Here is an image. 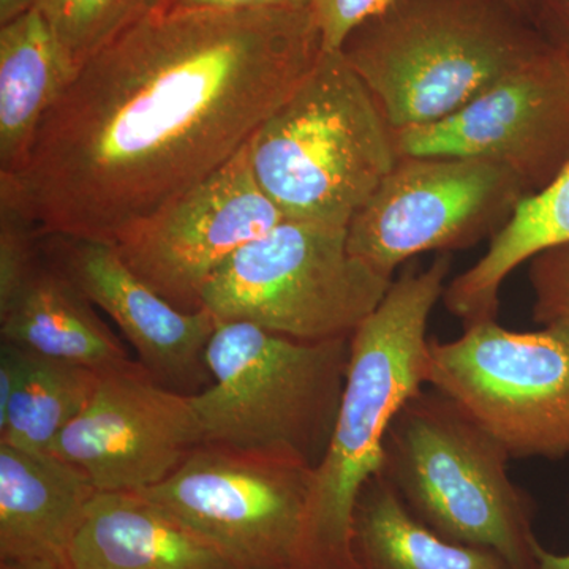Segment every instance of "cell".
Instances as JSON below:
<instances>
[{
	"label": "cell",
	"mask_w": 569,
	"mask_h": 569,
	"mask_svg": "<svg viewBox=\"0 0 569 569\" xmlns=\"http://www.w3.org/2000/svg\"><path fill=\"white\" fill-rule=\"evenodd\" d=\"M323 50L310 9L160 6L82 63L0 201L40 238L114 244L230 162Z\"/></svg>",
	"instance_id": "cell-1"
},
{
	"label": "cell",
	"mask_w": 569,
	"mask_h": 569,
	"mask_svg": "<svg viewBox=\"0 0 569 569\" xmlns=\"http://www.w3.org/2000/svg\"><path fill=\"white\" fill-rule=\"evenodd\" d=\"M451 264V254L440 253L426 271L407 268L350 337L335 430L313 470L301 569H356V501L362 486L380 473L392 419L427 385V325L443 299Z\"/></svg>",
	"instance_id": "cell-2"
},
{
	"label": "cell",
	"mask_w": 569,
	"mask_h": 569,
	"mask_svg": "<svg viewBox=\"0 0 569 569\" xmlns=\"http://www.w3.org/2000/svg\"><path fill=\"white\" fill-rule=\"evenodd\" d=\"M545 44L507 0H391L340 51L402 130L455 114Z\"/></svg>",
	"instance_id": "cell-3"
},
{
	"label": "cell",
	"mask_w": 569,
	"mask_h": 569,
	"mask_svg": "<svg viewBox=\"0 0 569 569\" xmlns=\"http://www.w3.org/2000/svg\"><path fill=\"white\" fill-rule=\"evenodd\" d=\"M254 179L284 219L347 228L395 168V134L342 51L323 50L249 141Z\"/></svg>",
	"instance_id": "cell-4"
},
{
	"label": "cell",
	"mask_w": 569,
	"mask_h": 569,
	"mask_svg": "<svg viewBox=\"0 0 569 569\" xmlns=\"http://www.w3.org/2000/svg\"><path fill=\"white\" fill-rule=\"evenodd\" d=\"M348 339L307 340L217 321L206 350L211 383L192 397L203 445L316 468L335 430Z\"/></svg>",
	"instance_id": "cell-5"
},
{
	"label": "cell",
	"mask_w": 569,
	"mask_h": 569,
	"mask_svg": "<svg viewBox=\"0 0 569 569\" xmlns=\"http://www.w3.org/2000/svg\"><path fill=\"white\" fill-rule=\"evenodd\" d=\"M509 460L451 399L422 388L389 426L380 473L438 537L537 569L533 501L509 478Z\"/></svg>",
	"instance_id": "cell-6"
},
{
	"label": "cell",
	"mask_w": 569,
	"mask_h": 569,
	"mask_svg": "<svg viewBox=\"0 0 569 569\" xmlns=\"http://www.w3.org/2000/svg\"><path fill=\"white\" fill-rule=\"evenodd\" d=\"M392 282L350 252L347 228L284 219L222 266L203 309L307 342L348 339Z\"/></svg>",
	"instance_id": "cell-7"
},
{
	"label": "cell",
	"mask_w": 569,
	"mask_h": 569,
	"mask_svg": "<svg viewBox=\"0 0 569 569\" xmlns=\"http://www.w3.org/2000/svg\"><path fill=\"white\" fill-rule=\"evenodd\" d=\"M430 339L427 387L490 433L511 459L569 456V326L509 331L497 320Z\"/></svg>",
	"instance_id": "cell-8"
},
{
	"label": "cell",
	"mask_w": 569,
	"mask_h": 569,
	"mask_svg": "<svg viewBox=\"0 0 569 569\" xmlns=\"http://www.w3.org/2000/svg\"><path fill=\"white\" fill-rule=\"evenodd\" d=\"M313 468L200 445L142 490L239 569H301Z\"/></svg>",
	"instance_id": "cell-9"
},
{
	"label": "cell",
	"mask_w": 569,
	"mask_h": 569,
	"mask_svg": "<svg viewBox=\"0 0 569 569\" xmlns=\"http://www.w3.org/2000/svg\"><path fill=\"white\" fill-rule=\"evenodd\" d=\"M527 194L511 171L486 160L399 157L348 223V249L392 279L417 254L492 239Z\"/></svg>",
	"instance_id": "cell-10"
},
{
	"label": "cell",
	"mask_w": 569,
	"mask_h": 569,
	"mask_svg": "<svg viewBox=\"0 0 569 569\" xmlns=\"http://www.w3.org/2000/svg\"><path fill=\"white\" fill-rule=\"evenodd\" d=\"M392 134L399 157L486 160L537 193L569 163V59L546 43L443 121Z\"/></svg>",
	"instance_id": "cell-11"
},
{
	"label": "cell",
	"mask_w": 569,
	"mask_h": 569,
	"mask_svg": "<svg viewBox=\"0 0 569 569\" xmlns=\"http://www.w3.org/2000/svg\"><path fill=\"white\" fill-rule=\"evenodd\" d=\"M282 220L254 179L247 142L220 170L127 228L112 246L170 305L198 312L222 266Z\"/></svg>",
	"instance_id": "cell-12"
},
{
	"label": "cell",
	"mask_w": 569,
	"mask_h": 569,
	"mask_svg": "<svg viewBox=\"0 0 569 569\" xmlns=\"http://www.w3.org/2000/svg\"><path fill=\"white\" fill-rule=\"evenodd\" d=\"M200 445L192 397L157 383L137 361L100 376L50 455L80 468L99 492L138 493L162 485Z\"/></svg>",
	"instance_id": "cell-13"
},
{
	"label": "cell",
	"mask_w": 569,
	"mask_h": 569,
	"mask_svg": "<svg viewBox=\"0 0 569 569\" xmlns=\"http://www.w3.org/2000/svg\"><path fill=\"white\" fill-rule=\"evenodd\" d=\"M40 242L48 261L121 329L157 383L186 396L209 387L206 350L217 320L208 310L183 312L170 305L134 274L110 242L62 236Z\"/></svg>",
	"instance_id": "cell-14"
},
{
	"label": "cell",
	"mask_w": 569,
	"mask_h": 569,
	"mask_svg": "<svg viewBox=\"0 0 569 569\" xmlns=\"http://www.w3.org/2000/svg\"><path fill=\"white\" fill-rule=\"evenodd\" d=\"M99 490L50 452L0 443V561L70 567V549Z\"/></svg>",
	"instance_id": "cell-15"
},
{
	"label": "cell",
	"mask_w": 569,
	"mask_h": 569,
	"mask_svg": "<svg viewBox=\"0 0 569 569\" xmlns=\"http://www.w3.org/2000/svg\"><path fill=\"white\" fill-rule=\"evenodd\" d=\"M3 342L99 373L127 369L130 359L96 306L41 252L21 287L0 305Z\"/></svg>",
	"instance_id": "cell-16"
},
{
	"label": "cell",
	"mask_w": 569,
	"mask_h": 569,
	"mask_svg": "<svg viewBox=\"0 0 569 569\" xmlns=\"http://www.w3.org/2000/svg\"><path fill=\"white\" fill-rule=\"evenodd\" d=\"M71 569H239L140 493L99 492L70 549Z\"/></svg>",
	"instance_id": "cell-17"
},
{
	"label": "cell",
	"mask_w": 569,
	"mask_h": 569,
	"mask_svg": "<svg viewBox=\"0 0 569 569\" xmlns=\"http://www.w3.org/2000/svg\"><path fill=\"white\" fill-rule=\"evenodd\" d=\"M36 6L0 28V174L20 167L41 122L77 74Z\"/></svg>",
	"instance_id": "cell-18"
},
{
	"label": "cell",
	"mask_w": 569,
	"mask_h": 569,
	"mask_svg": "<svg viewBox=\"0 0 569 569\" xmlns=\"http://www.w3.org/2000/svg\"><path fill=\"white\" fill-rule=\"evenodd\" d=\"M569 244V163L549 186L527 194L490 239L488 252L445 288L443 305L463 326L496 320L501 284L537 254Z\"/></svg>",
	"instance_id": "cell-19"
},
{
	"label": "cell",
	"mask_w": 569,
	"mask_h": 569,
	"mask_svg": "<svg viewBox=\"0 0 569 569\" xmlns=\"http://www.w3.org/2000/svg\"><path fill=\"white\" fill-rule=\"evenodd\" d=\"M351 546L356 569H511L493 550L438 537L381 473L359 492Z\"/></svg>",
	"instance_id": "cell-20"
},
{
	"label": "cell",
	"mask_w": 569,
	"mask_h": 569,
	"mask_svg": "<svg viewBox=\"0 0 569 569\" xmlns=\"http://www.w3.org/2000/svg\"><path fill=\"white\" fill-rule=\"evenodd\" d=\"M17 387L0 413V443L50 452L70 422L91 402L102 373L20 348Z\"/></svg>",
	"instance_id": "cell-21"
},
{
	"label": "cell",
	"mask_w": 569,
	"mask_h": 569,
	"mask_svg": "<svg viewBox=\"0 0 569 569\" xmlns=\"http://www.w3.org/2000/svg\"><path fill=\"white\" fill-rule=\"evenodd\" d=\"M163 0H37L36 7L78 69Z\"/></svg>",
	"instance_id": "cell-22"
},
{
	"label": "cell",
	"mask_w": 569,
	"mask_h": 569,
	"mask_svg": "<svg viewBox=\"0 0 569 569\" xmlns=\"http://www.w3.org/2000/svg\"><path fill=\"white\" fill-rule=\"evenodd\" d=\"M40 258V236L31 220L0 201V305L9 301Z\"/></svg>",
	"instance_id": "cell-23"
},
{
	"label": "cell",
	"mask_w": 569,
	"mask_h": 569,
	"mask_svg": "<svg viewBox=\"0 0 569 569\" xmlns=\"http://www.w3.org/2000/svg\"><path fill=\"white\" fill-rule=\"evenodd\" d=\"M535 323L569 326V244L553 247L530 260Z\"/></svg>",
	"instance_id": "cell-24"
},
{
	"label": "cell",
	"mask_w": 569,
	"mask_h": 569,
	"mask_svg": "<svg viewBox=\"0 0 569 569\" xmlns=\"http://www.w3.org/2000/svg\"><path fill=\"white\" fill-rule=\"evenodd\" d=\"M391 0H312L313 18L328 51L342 50L351 32L380 13Z\"/></svg>",
	"instance_id": "cell-25"
},
{
	"label": "cell",
	"mask_w": 569,
	"mask_h": 569,
	"mask_svg": "<svg viewBox=\"0 0 569 569\" xmlns=\"http://www.w3.org/2000/svg\"><path fill=\"white\" fill-rule=\"evenodd\" d=\"M530 21L546 43L569 59V0H535Z\"/></svg>",
	"instance_id": "cell-26"
},
{
	"label": "cell",
	"mask_w": 569,
	"mask_h": 569,
	"mask_svg": "<svg viewBox=\"0 0 569 569\" xmlns=\"http://www.w3.org/2000/svg\"><path fill=\"white\" fill-rule=\"evenodd\" d=\"M162 6L209 10H309L312 0H163Z\"/></svg>",
	"instance_id": "cell-27"
},
{
	"label": "cell",
	"mask_w": 569,
	"mask_h": 569,
	"mask_svg": "<svg viewBox=\"0 0 569 569\" xmlns=\"http://www.w3.org/2000/svg\"><path fill=\"white\" fill-rule=\"evenodd\" d=\"M535 557H537V569H569V553L559 556V553L549 552L537 541L535 545Z\"/></svg>",
	"instance_id": "cell-28"
},
{
	"label": "cell",
	"mask_w": 569,
	"mask_h": 569,
	"mask_svg": "<svg viewBox=\"0 0 569 569\" xmlns=\"http://www.w3.org/2000/svg\"><path fill=\"white\" fill-rule=\"evenodd\" d=\"M36 3L37 0H0V24L32 9Z\"/></svg>",
	"instance_id": "cell-29"
},
{
	"label": "cell",
	"mask_w": 569,
	"mask_h": 569,
	"mask_svg": "<svg viewBox=\"0 0 569 569\" xmlns=\"http://www.w3.org/2000/svg\"><path fill=\"white\" fill-rule=\"evenodd\" d=\"M0 569H71L47 561H0Z\"/></svg>",
	"instance_id": "cell-30"
},
{
	"label": "cell",
	"mask_w": 569,
	"mask_h": 569,
	"mask_svg": "<svg viewBox=\"0 0 569 569\" xmlns=\"http://www.w3.org/2000/svg\"><path fill=\"white\" fill-rule=\"evenodd\" d=\"M507 2L511 3L516 10H519L520 13L526 14L530 20L531 7H533L535 0H507Z\"/></svg>",
	"instance_id": "cell-31"
}]
</instances>
